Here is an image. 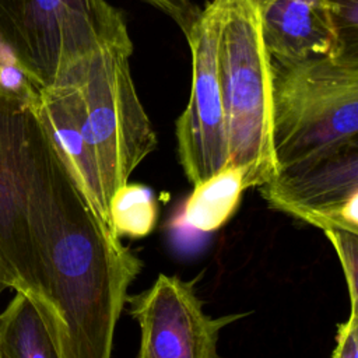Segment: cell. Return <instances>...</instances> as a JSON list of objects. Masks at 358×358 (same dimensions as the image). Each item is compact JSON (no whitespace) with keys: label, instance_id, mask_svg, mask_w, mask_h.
Segmentation results:
<instances>
[{"label":"cell","instance_id":"1","mask_svg":"<svg viewBox=\"0 0 358 358\" xmlns=\"http://www.w3.org/2000/svg\"><path fill=\"white\" fill-rule=\"evenodd\" d=\"M31 227L45 296L42 320L60 358H112L116 323L143 262L80 189L41 110L34 141Z\"/></svg>","mask_w":358,"mask_h":358},{"label":"cell","instance_id":"2","mask_svg":"<svg viewBox=\"0 0 358 358\" xmlns=\"http://www.w3.org/2000/svg\"><path fill=\"white\" fill-rule=\"evenodd\" d=\"M103 48L134 49L123 13L108 0H0V69L38 90L63 84Z\"/></svg>","mask_w":358,"mask_h":358},{"label":"cell","instance_id":"3","mask_svg":"<svg viewBox=\"0 0 358 358\" xmlns=\"http://www.w3.org/2000/svg\"><path fill=\"white\" fill-rule=\"evenodd\" d=\"M217 3V71L227 127V165L243 169L248 187H260L278 173L273 148V59L255 1Z\"/></svg>","mask_w":358,"mask_h":358},{"label":"cell","instance_id":"4","mask_svg":"<svg viewBox=\"0 0 358 358\" xmlns=\"http://www.w3.org/2000/svg\"><path fill=\"white\" fill-rule=\"evenodd\" d=\"M358 143V53L273 62V148L280 169Z\"/></svg>","mask_w":358,"mask_h":358},{"label":"cell","instance_id":"5","mask_svg":"<svg viewBox=\"0 0 358 358\" xmlns=\"http://www.w3.org/2000/svg\"><path fill=\"white\" fill-rule=\"evenodd\" d=\"M39 122L38 88L0 69V294L15 289L41 317L45 296L31 227L34 141Z\"/></svg>","mask_w":358,"mask_h":358},{"label":"cell","instance_id":"6","mask_svg":"<svg viewBox=\"0 0 358 358\" xmlns=\"http://www.w3.org/2000/svg\"><path fill=\"white\" fill-rule=\"evenodd\" d=\"M131 53L122 48L99 49L67 78L78 92L108 206L158 144L131 77Z\"/></svg>","mask_w":358,"mask_h":358},{"label":"cell","instance_id":"7","mask_svg":"<svg viewBox=\"0 0 358 358\" xmlns=\"http://www.w3.org/2000/svg\"><path fill=\"white\" fill-rule=\"evenodd\" d=\"M220 6L211 0L185 34L192 53V88L176 122L178 157L194 186L228 164L227 127L217 71Z\"/></svg>","mask_w":358,"mask_h":358},{"label":"cell","instance_id":"8","mask_svg":"<svg viewBox=\"0 0 358 358\" xmlns=\"http://www.w3.org/2000/svg\"><path fill=\"white\" fill-rule=\"evenodd\" d=\"M126 302L140 326L137 358H220V331L246 316L206 315L193 284L168 274H159L148 289L127 295Z\"/></svg>","mask_w":358,"mask_h":358},{"label":"cell","instance_id":"9","mask_svg":"<svg viewBox=\"0 0 358 358\" xmlns=\"http://www.w3.org/2000/svg\"><path fill=\"white\" fill-rule=\"evenodd\" d=\"M260 192L271 208L323 231L358 234V143L280 169Z\"/></svg>","mask_w":358,"mask_h":358},{"label":"cell","instance_id":"10","mask_svg":"<svg viewBox=\"0 0 358 358\" xmlns=\"http://www.w3.org/2000/svg\"><path fill=\"white\" fill-rule=\"evenodd\" d=\"M259 10L275 63L358 53L357 0H271Z\"/></svg>","mask_w":358,"mask_h":358},{"label":"cell","instance_id":"11","mask_svg":"<svg viewBox=\"0 0 358 358\" xmlns=\"http://www.w3.org/2000/svg\"><path fill=\"white\" fill-rule=\"evenodd\" d=\"M38 96L42 119L63 161L109 227V206L103 194L98 162L84 126L76 84L67 80L55 88L38 90Z\"/></svg>","mask_w":358,"mask_h":358},{"label":"cell","instance_id":"12","mask_svg":"<svg viewBox=\"0 0 358 358\" xmlns=\"http://www.w3.org/2000/svg\"><path fill=\"white\" fill-rule=\"evenodd\" d=\"M245 189L248 186L243 169L227 165L218 173L194 185L182 217L193 229L217 231L234 215Z\"/></svg>","mask_w":358,"mask_h":358},{"label":"cell","instance_id":"13","mask_svg":"<svg viewBox=\"0 0 358 358\" xmlns=\"http://www.w3.org/2000/svg\"><path fill=\"white\" fill-rule=\"evenodd\" d=\"M0 358H60L39 312L21 292L0 313Z\"/></svg>","mask_w":358,"mask_h":358},{"label":"cell","instance_id":"14","mask_svg":"<svg viewBox=\"0 0 358 358\" xmlns=\"http://www.w3.org/2000/svg\"><path fill=\"white\" fill-rule=\"evenodd\" d=\"M157 220V201L151 190L140 183H126L110 199L109 228L117 238H143L152 232Z\"/></svg>","mask_w":358,"mask_h":358},{"label":"cell","instance_id":"15","mask_svg":"<svg viewBox=\"0 0 358 358\" xmlns=\"http://www.w3.org/2000/svg\"><path fill=\"white\" fill-rule=\"evenodd\" d=\"M323 232L338 256L348 288L350 303L352 308H358V234L344 229H326Z\"/></svg>","mask_w":358,"mask_h":358},{"label":"cell","instance_id":"16","mask_svg":"<svg viewBox=\"0 0 358 358\" xmlns=\"http://www.w3.org/2000/svg\"><path fill=\"white\" fill-rule=\"evenodd\" d=\"M169 17L183 32H187L192 22L196 20L200 10L193 0H143Z\"/></svg>","mask_w":358,"mask_h":358},{"label":"cell","instance_id":"17","mask_svg":"<svg viewBox=\"0 0 358 358\" xmlns=\"http://www.w3.org/2000/svg\"><path fill=\"white\" fill-rule=\"evenodd\" d=\"M331 358H358V308H350L348 319L338 324Z\"/></svg>","mask_w":358,"mask_h":358},{"label":"cell","instance_id":"18","mask_svg":"<svg viewBox=\"0 0 358 358\" xmlns=\"http://www.w3.org/2000/svg\"><path fill=\"white\" fill-rule=\"evenodd\" d=\"M255 1V4L259 7V8H262V7H264L268 1H271V0H253Z\"/></svg>","mask_w":358,"mask_h":358}]
</instances>
